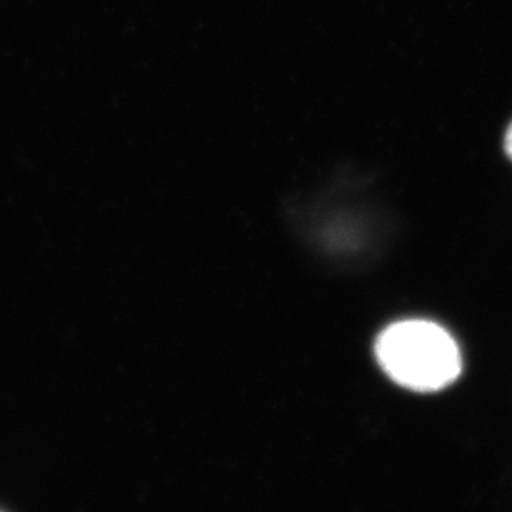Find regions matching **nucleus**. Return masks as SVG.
<instances>
[{"label":"nucleus","instance_id":"obj_1","mask_svg":"<svg viewBox=\"0 0 512 512\" xmlns=\"http://www.w3.org/2000/svg\"><path fill=\"white\" fill-rule=\"evenodd\" d=\"M376 356L390 379L419 393L446 389L463 370L456 340L447 330L426 320L389 326L377 339Z\"/></svg>","mask_w":512,"mask_h":512},{"label":"nucleus","instance_id":"obj_2","mask_svg":"<svg viewBox=\"0 0 512 512\" xmlns=\"http://www.w3.org/2000/svg\"><path fill=\"white\" fill-rule=\"evenodd\" d=\"M504 147L505 153H507V156L510 157L512 161V123L507 130V134H505Z\"/></svg>","mask_w":512,"mask_h":512}]
</instances>
